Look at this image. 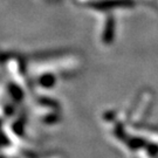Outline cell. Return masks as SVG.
<instances>
[{
  "label": "cell",
  "instance_id": "obj_2",
  "mask_svg": "<svg viewBox=\"0 0 158 158\" xmlns=\"http://www.w3.org/2000/svg\"><path fill=\"white\" fill-rule=\"evenodd\" d=\"M115 135L117 136L119 139H122V141L127 139V137H125V132L123 131V128H122V125H117V127H116V130H115Z\"/></svg>",
  "mask_w": 158,
  "mask_h": 158
},
{
  "label": "cell",
  "instance_id": "obj_1",
  "mask_svg": "<svg viewBox=\"0 0 158 158\" xmlns=\"http://www.w3.org/2000/svg\"><path fill=\"white\" fill-rule=\"evenodd\" d=\"M147 144V142L142 138H138V137H134L131 139H128V147L131 149V150H137L139 148L144 147Z\"/></svg>",
  "mask_w": 158,
  "mask_h": 158
},
{
  "label": "cell",
  "instance_id": "obj_3",
  "mask_svg": "<svg viewBox=\"0 0 158 158\" xmlns=\"http://www.w3.org/2000/svg\"><path fill=\"white\" fill-rule=\"evenodd\" d=\"M148 152L150 153L151 156H157V153H158V147L153 145V144H150V145H148Z\"/></svg>",
  "mask_w": 158,
  "mask_h": 158
}]
</instances>
